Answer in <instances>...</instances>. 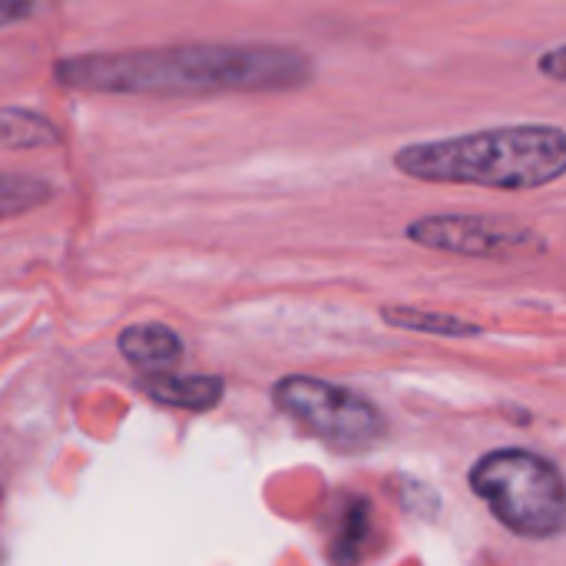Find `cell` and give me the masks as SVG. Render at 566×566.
Masks as SVG:
<instances>
[{"instance_id": "obj_1", "label": "cell", "mask_w": 566, "mask_h": 566, "mask_svg": "<svg viewBox=\"0 0 566 566\" xmlns=\"http://www.w3.org/2000/svg\"><path fill=\"white\" fill-rule=\"evenodd\" d=\"M53 83L93 96H222L295 93L315 80V60L292 46L265 43H182L113 53L56 56Z\"/></svg>"}, {"instance_id": "obj_2", "label": "cell", "mask_w": 566, "mask_h": 566, "mask_svg": "<svg viewBox=\"0 0 566 566\" xmlns=\"http://www.w3.org/2000/svg\"><path fill=\"white\" fill-rule=\"evenodd\" d=\"M391 163L418 182L531 192L566 172V133L554 123L494 126L401 146Z\"/></svg>"}, {"instance_id": "obj_3", "label": "cell", "mask_w": 566, "mask_h": 566, "mask_svg": "<svg viewBox=\"0 0 566 566\" xmlns=\"http://www.w3.org/2000/svg\"><path fill=\"white\" fill-rule=\"evenodd\" d=\"M471 491L517 537L547 541L566 524L564 478L557 464L524 448H501L471 468Z\"/></svg>"}, {"instance_id": "obj_4", "label": "cell", "mask_w": 566, "mask_h": 566, "mask_svg": "<svg viewBox=\"0 0 566 566\" xmlns=\"http://www.w3.org/2000/svg\"><path fill=\"white\" fill-rule=\"evenodd\" d=\"M275 408L308 438L342 454H365L388 434L385 415L352 388L312 375H289L272 388Z\"/></svg>"}, {"instance_id": "obj_5", "label": "cell", "mask_w": 566, "mask_h": 566, "mask_svg": "<svg viewBox=\"0 0 566 566\" xmlns=\"http://www.w3.org/2000/svg\"><path fill=\"white\" fill-rule=\"evenodd\" d=\"M405 235L421 249L468 255V259H517V255L547 252V239L537 229L501 216H471V212L421 216L405 229Z\"/></svg>"}, {"instance_id": "obj_6", "label": "cell", "mask_w": 566, "mask_h": 566, "mask_svg": "<svg viewBox=\"0 0 566 566\" xmlns=\"http://www.w3.org/2000/svg\"><path fill=\"white\" fill-rule=\"evenodd\" d=\"M139 391L149 401H156V405L206 415V411H212L222 401L226 381L216 378V375H172V371H156V375H143Z\"/></svg>"}, {"instance_id": "obj_7", "label": "cell", "mask_w": 566, "mask_h": 566, "mask_svg": "<svg viewBox=\"0 0 566 566\" xmlns=\"http://www.w3.org/2000/svg\"><path fill=\"white\" fill-rule=\"evenodd\" d=\"M119 352L143 375H156V371H169V368L179 365L182 338L169 325H163V322H143V325L123 328Z\"/></svg>"}, {"instance_id": "obj_8", "label": "cell", "mask_w": 566, "mask_h": 566, "mask_svg": "<svg viewBox=\"0 0 566 566\" xmlns=\"http://www.w3.org/2000/svg\"><path fill=\"white\" fill-rule=\"evenodd\" d=\"M56 146H63V133L53 119L36 109L0 106V153H30Z\"/></svg>"}, {"instance_id": "obj_9", "label": "cell", "mask_w": 566, "mask_h": 566, "mask_svg": "<svg viewBox=\"0 0 566 566\" xmlns=\"http://www.w3.org/2000/svg\"><path fill=\"white\" fill-rule=\"evenodd\" d=\"M371 507L365 497H352L348 507L342 511L338 517V527L332 534V544H328V560L335 566H358L365 560L368 547H371Z\"/></svg>"}, {"instance_id": "obj_10", "label": "cell", "mask_w": 566, "mask_h": 566, "mask_svg": "<svg viewBox=\"0 0 566 566\" xmlns=\"http://www.w3.org/2000/svg\"><path fill=\"white\" fill-rule=\"evenodd\" d=\"M381 322L401 332H418V335H438V338H478L484 328L478 322H468L461 315L448 312H428V308H411V305H388L381 308Z\"/></svg>"}, {"instance_id": "obj_11", "label": "cell", "mask_w": 566, "mask_h": 566, "mask_svg": "<svg viewBox=\"0 0 566 566\" xmlns=\"http://www.w3.org/2000/svg\"><path fill=\"white\" fill-rule=\"evenodd\" d=\"M53 199V186L27 172H0V219L27 216Z\"/></svg>"}, {"instance_id": "obj_12", "label": "cell", "mask_w": 566, "mask_h": 566, "mask_svg": "<svg viewBox=\"0 0 566 566\" xmlns=\"http://www.w3.org/2000/svg\"><path fill=\"white\" fill-rule=\"evenodd\" d=\"M50 7V0H0V30L20 27L33 17H40Z\"/></svg>"}, {"instance_id": "obj_13", "label": "cell", "mask_w": 566, "mask_h": 566, "mask_svg": "<svg viewBox=\"0 0 566 566\" xmlns=\"http://www.w3.org/2000/svg\"><path fill=\"white\" fill-rule=\"evenodd\" d=\"M537 70L551 80V83H564L566 80V46L564 43H557V46H551L541 60H537Z\"/></svg>"}, {"instance_id": "obj_14", "label": "cell", "mask_w": 566, "mask_h": 566, "mask_svg": "<svg viewBox=\"0 0 566 566\" xmlns=\"http://www.w3.org/2000/svg\"><path fill=\"white\" fill-rule=\"evenodd\" d=\"M0 566H3V547H0Z\"/></svg>"}]
</instances>
